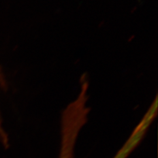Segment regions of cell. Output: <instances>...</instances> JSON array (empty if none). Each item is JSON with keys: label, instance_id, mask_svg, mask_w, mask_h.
<instances>
[{"label": "cell", "instance_id": "2", "mask_svg": "<svg viewBox=\"0 0 158 158\" xmlns=\"http://www.w3.org/2000/svg\"><path fill=\"white\" fill-rule=\"evenodd\" d=\"M0 87L2 90L5 91L6 90L8 89V84L6 80V76L4 74L1 65H0ZM2 118L0 113V125L2 124Z\"/></svg>", "mask_w": 158, "mask_h": 158}, {"label": "cell", "instance_id": "1", "mask_svg": "<svg viewBox=\"0 0 158 158\" xmlns=\"http://www.w3.org/2000/svg\"><path fill=\"white\" fill-rule=\"evenodd\" d=\"M85 91L63 113L62 145L60 158H73L74 147L79 131L85 124L89 109L85 107Z\"/></svg>", "mask_w": 158, "mask_h": 158}]
</instances>
